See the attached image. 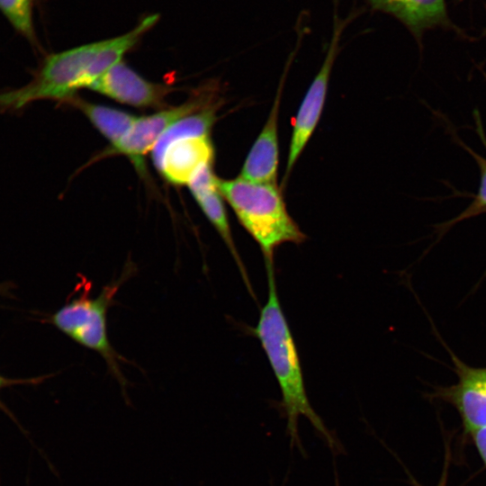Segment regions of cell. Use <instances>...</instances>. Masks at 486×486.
<instances>
[{
    "mask_svg": "<svg viewBox=\"0 0 486 486\" xmlns=\"http://www.w3.org/2000/svg\"><path fill=\"white\" fill-rule=\"evenodd\" d=\"M345 26L336 18L325 59L311 82L295 118L289 147L285 179L310 140L320 121L328 92V81L338 51L340 35Z\"/></svg>",
    "mask_w": 486,
    "mask_h": 486,
    "instance_id": "5",
    "label": "cell"
},
{
    "mask_svg": "<svg viewBox=\"0 0 486 486\" xmlns=\"http://www.w3.org/2000/svg\"><path fill=\"white\" fill-rule=\"evenodd\" d=\"M220 102L212 85L204 86L178 106L138 117L124 139L115 147L108 148L104 155L127 157L140 176L147 175L144 157L152 149L162 134L181 118Z\"/></svg>",
    "mask_w": 486,
    "mask_h": 486,
    "instance_id": "4",
    "label": "cell"
},
{
    "mask_svg": "<svg viewBox=\"0 0 486 486\" xmlns=\"http://www.w3.org/2000/svg\"><path fill=\"white\" fill-rule=\"evenodd\" d=\"M89 88L138 108H164L166 97L173 91L168 86L146 80L122 61L106 71Z\"/></svg>",
    "mask_w": 486,
    "mask_h": 486,
    "instance_id": "6",
    "label": "cell"
},
{
    "mask_svg": "<svg viewBox=\"0 0 486 486\" xmlns=\"http://www.w3.org/2000/svg\"><path fill=\"white\" fill-rule=\"evenodd\" d=\"M446 471L445 470L444 474H443V476H442V478H441V480H440L437 486H446ZM418 486H419V485H418Z\"/></svg>",
    "mask_w": 486,
    "mask_h": 486,
    "instance_id": "18",
    "label": "cell"
},
{
    "mask_svg": "<svg viewBox=\"0 0 486 486\" xmlns=\"http://www.w3.org/2000/svg\"><path fill=\"white\" fill-rule=\"evenodd\" d=\"M213 158L210 136L181 139L166 148L158 171L172 184L188 185L202 167L212 165Z\"/></svg>",
    "mask_w": 486,
    "mask_h": 486,
    "instance_id": "9",
    "label": "cell"
},
{
    "mask_svg": "<svg viewBox=\"0 0 486 486\" xmlns=\"http://www.w3.org/2000/svg\"><path fill=\"white\" fill-rule=\"evenodd\" d=\"M220 104V102H218L181 118L162 134L151 149V158L158 170L163 155L171 143L190 137L210 136Z\"/></svg>",
    "mask_w": 486,
    "mask_h": 486,
    "instance_id": "12",
    "label": "cell"
},
{
    "mask_svg": "<svg viewBox=\"0 0 486 486\" xmlns=\"http://www.w3.org/2000/svg\"><path fill=\"white\" fill-rule=\"evenodd\" d=\"M449 398L468 432L486 427V369L462 365L460 381L449 392Z\"/></svg>",
    "mask_w": 486,
    "mask_h": 486,
    "instance_id": "10",
    "label": "cell"
},
{
    "mask_svg": "<svg viewBox=\"0 0 486 486\" xmlns=\"http://www.w3.org/2000/svg\"><path fill=\"white\" fill-rule=\"evenodd\" d=\"M469 433L486 466V427L472 430Z\"/></svg>",
    "mask_w": 486,
    "mask_h": 486,
    "instance_id": "17",
    "label": "cell"
},
{
    "mask_svg": "<svg viewBox=\"0 0 486 486\" xmlns=\"http://www.w3.org/2000/svg\"><path fill=\"white\" fill-rule=\"evenodd\" d=\"M0 12L19 34L32 43L36 41L33 28V0H0Z\"/></svg>",
    "mask_w": 486,
    "mask_h": 486,
    "instance_id": "14",
    "label": "cell"
},
{
    "mask_svg": "<svg viewBox=\"0 0 486 486\" xmlns=\"http://www.w3.org/2000/svg\"><path fill=\"white\" fill-rule=\"evenodd\" d=\"M69 104H75L87 117L95 129L107 140L113 148L127 135L137 120L134 114L124 111L92 104L74 98Z\"/></svg>",
    "mask_w": 486,
    "mask_h": 486,
    "instance_id": "13",
    "label": "cell"
},
{
    "mask_svg": "<svg viewBox=\"0 0 486 486\" xmlns=\"http://www.w3.org/2000/svg\"><path fill=\"white\" fill-rule=\"evenodd\" d=\"M284 82L278 91L268 118L251 147L239 176L247 181L259 184H276L278 168V113Z\"/></svg>",
    "mask_w": 486,
    "mask_h": 486,
    "instance_id": "8",
    "label": "cell"
},
{
    "mask_svg": "<svg viewBox=\"0 0 486 486\" xmlns=\"http://www.w3.org/2000/svg\"><path fill=\"white\" fill-rule=\"evenodd\" d=\"M44 377H32V378H10L4 376L0 374V392L2 390L15 386V385H24V384H38L40 382H42ZM0 410L3 411L5 415H7L11 419L14 420L17 425H19V422L17 421L16 418L13 414V412L10 410V409L4 403V401L1 400L0 397Z\"/></svg>",
    "mask_w": 486,
    "mask_h": 486,
    "instance_id": "15",
    "label": "cell"
},
{
    "mask_svg": "<svg viewBox=\"0 0 486 486\" xmlns=\"http://www.w3.org/2000/svg\"><path fill=\"white\" fill-rule=\"evenodd\" d=\"M265 264L268 295L261 310L255 333L281 390L283 409L287 419L286 431L290 436L291 446H296L302 451L298 421L300 417H304L322 435L328 446L336 449L338 446L336 439L314 410L307 396L300 357L278 298L274 259H265Z\"/></svg>",
    "mask_w": 486,
    "mask_h": 486,
    "instance_id": "1",
    "label": "cell"
},
{
    "mask_svg": "<svg viewBox=\"0 0 486 486\" xmlns=\"http://www.w3.org/2000/svg\"><path fill=\"white\" fill-rule=\"evenodd\" d=\"M132 273L133 265L127 264L120 277L104 286L96 297L82 292L48 320L72 340L102 356L123 392L127 381L122 373L121 361L126 359L115 351L108 338L107 312L119 288Z\"/></svg>",
    "mask_w": 486,
    "mask_h": 486,
    "instance_id": "3",
    "label": "cell"
},
{
    "mask_svg": "<svg viewBox=\"0 0 486 486\" xmlns=\"http://www.w3.org/2000/svg\"><path fill=\"white\" fill-rule=\"evenodd\" d=\"M0 292H4V287H2L1 285H0Z\"/></svg>",
    "mask_w": 486,
    "mask_h": 486,
    "instance_id": "19",
    "label": "cell"
},
{
    "mask_svg": "<svg viewBox=\"0 0 486 486\" xmlns=\"http://www.w3.org/2000/svg\"><path fill=\"white\" fill-rule=\"evenodd\" d=\"M217 186L239 223L258 244L264 259L274 258L275 248L282 244L299 245L306 239L288 213L277 184L253 183L240 176L218 177Z\"/></svg>",
    "mask_w": 486,
    "mask_h": 486,
    "instance_id": "2",
    "label": "cell"
},
{
    "mask_svg": "<svg viewBox=\"0 0 486 486\" xmlns=\"http://www.w3.org/2000/svg\"><path fill=\"white\" fill-rule=\"evenodd\" d=\"M482 175L478 195L472 206L465 212L472 215L475 212L486 210V161H480Z\"/></svg>",
    "mask_w": 486,
    "mask_h": 486,
    "instance_id": "16",
    "label": "cell"
},
{
    "mask_svg": "<svg viewBox=\"0 0 486 486\" xmlns=\"http://www.w3.org/2000/svg\"><path fill=\"white\" fill-rule=\"evenodd\" d=\"M379 11L401 21L413 33L443 24L447 20L445 0H368Z\"/></svg>",
    "mask_w": 486,
    "mask_h": 486,
    "instance_id": "11",
    "label": "cell"
},
{
    "mask_svg": "<svg viewBox=\"0 0 486 486\" xmlns=\"http://www.w3.org/2000/svg\"><path fill=\"white\" fill-rule=\"evenodd\" d=\"M217 178L213 173L212 165H209L197 173L188 184V186L200 209L219 233L233 256L248 289L253 295L248 276L231 235L223 197L217 186Z\"/></svg>",
    "mask_w": 486,
    "mask_h": 486,
    "instance_id": "7",
    "label": "cell"
}]
</instances>
